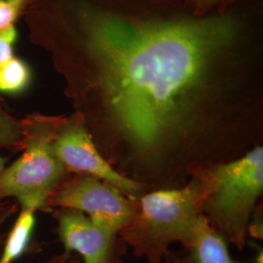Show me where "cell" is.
<instances>
[{
	"label": "cell",
	"instance_id": "obj_1",
	"mask_svg": "<svg viewBox=\"0 0 263 263\" xmlns=\"http://www.w3.org/2000/svg\"><path fill=\"white\" fill-rule=\"evenodd\" d=\"M23 17L92 138L135 157L260 122L263 0L203 16L184 0H29Z\"/></svg>",
	"mask_w": 263,
	"mask_h": 263
},
{
	"label": "cell",
	"instance_id": "obj_6",
	"mask_svg": "<svg viewBox=\"0 0 263 263\" xmlns=\"http://www.w3.org/2000/svg\"><path fill=\"white\" fill-rule=\"evenodd\" d=\"M57 157L68 172L93 176L112 185L134 199L141 192V184L113 169L99 152L94 139L80 114L63 116L54 141Z\"/></svg>",
	"mask_w": 263,
	"mask_h": 263
},
{
	"label": "cell",
	"instance_id": "obj_5",
	"mask_svg": "<svg viewBox=\"0 0 263 263\" xmlns=\"http://www.w3.org/2000/svg\"><path fill=\"white\" fill-rule=\"evenodd\" d=\"M53 207L87 213L93 222L114 237L131 223L137 214L121 191L83 174L66 180L57 189L48 201V209Z\"/></svg>",
	"mask_w": 263,
	"mask_h": 263
},
{
	"label": "cell",
	"instance_id": "obj_8",
	"mask_svg": "<svg viewBox=\"0 0 263 263\" xmlns=\"http://www.w3.org/2000/svg\"><path fill=\"white\" fill-rule=\"evenodd\" d=\"M187 254L170 263H237L228 253L223 237L211 226L204 216H200L191 241L185 246Z\"/></svg>",
	"mask_w": 263,
	"mask_h": 263
},
{
	"label": "cell",
	"instance_id": "obj_10",
	"mask_svg": "<svg viewBox=\"0 0 263 263\" xmlns=\"http://www.w3.org/2000/svg\"><path fill=\"white\" fill-rule=\"evenodd\" d=\"M32 72L24 60L14 56L0 65V93H24L31 83Z\"/></svg>",
	"mask_w": 263,
	"mask_h": 263
},
{
	"label": "cell",
	"instance_id": "obj_17",
	"mask_svg": "<svg viewBox=\"0 0 263 263\" xmlns=\"http://www.w3.org/2000/svg\"><path fill=\"white\" fill-rule=\"evenodd\" d=\"M5 163H6V159L0 156V174L2 173L3 170L5 169Z\"/></svg>",
	"mask_w": 263,
	"mask_h": 263
},
{
	"label": "cell",
	"instance_id": "obj_14",
	"mask_svg": "<svg viewBox=\"0 0 263 263\" xmlns=\"http://www.w3.org/2000/svg\"><path fill=\"white\" fill-rule=\"evenodd\" d=\"M189 4L193 12L203 16L216 9H226L227 6L234 3L236 0H184Z\"/></svg>",
	"mask_w": 263,
	"mask_h": 263
},
{
	"label": "cell",
	"instance_id": "obj_7",
	"mask_svg": "<svg viewBox=\"0 0 263 263\" xmlns=\"http://www.w3.org/2000/svg\"><path fill=\"white\" fill-rule=\"evenodd\" d=\"M57 218L66 254L77 252L83 256L85 263L110 262L114 236L79 211L63 209Z\"/></svg>",
	"mask_w": 263,
	"mask_h": 263
},
{
	"label": "cell",
	"instance_id": "obj_4",
	"mask_svg": "<svg viewBox=\"0 0 263 263\" xmlns=\"http://www.w3.org/2000/svg\"><path fill=\"white\" fill-rule=\"evenodd\" d=\"M202 181V210L232 244L243 250L249 219L262 191V147L256 146L241 159L214 166Z\"/></svg>",
	"mask_w": 263,
	"mask_h": 263
},
{
	"label": "cell",
	"instance_id": "obj_16",
	"mask_svg": "<svg viewBox=\"0 0 263 263\" xmlns=\"http://www.w3.org/2000/svg\"><path fill=\"white\" fill-rule=\"evenodd\" d=\"M50 263H77L69 258V254H65L62 256H57L54 259H52Z\"/></svg>",
	"mask_w": 263,
	"mask_h": 263
},
{
	"label": "cell",
	"instance_id": "obj_12",
	"mask_svg": "<svg viewBox=\"0 0 263 263\" xmlns=\"http://www.w3.org/2000/svg\"><path fill=\"white\" fill-rule=\"evenodd\" d=\"M29 0H0V29L16 26Z\"/></svg>",
	"mask_w": 263,
	"mask_h": 263
},
{
	"label": "cell",
	"instance_id": "obj_2",
	"mask_svg": "<svg viewBox=\"0 0 263 263\" xmlns=\"http://www.w3.org/2000/svg\"><path fill=\"white\" fill-rule=\"evenodd\" d=\"M63 116L31 113L23 118L24 153L0 174V199L15 198L23 210L48 211V201L68 176L54 141Z\"/></svg>",
	"mask_w": 263,
	"mask_h": 263
},
{
	"label": "cell",
	"instance_id": "obj_11",
	"mask_svg": "<svg viewBox=\"0 0 263 263\" xmlns=\"http://www.w3.org/2000/svg\"><path fill=\"white\" fill-rule=\"evenodd\" d=\"M25 145L23 119L10 114L0 101V148L21 151Z\"/></svg>",
	"mask_w": 263,
	"mask_h": 263
},
{
	"label": "cell",
	"instance_id": "obj_3",
	"mask_svg": "<svg viewBox=\"0 0 263 263\" xmlns=\"http://www.w3.org/2000/svg\"><path fill=\"white\" fill-rule=\"evenodd\" d=\"M204 185L202 179L186 187L158 190L141 199L140 214L123 228V235L138 255L159 262L170 245L187 246L194 234L202 210Z\"/></svg>",
	"mask_w": 263,
	"mask_h": 263
},
{
	"label": "cell",
	"instance_id": "obj_13",
	"mask_svg": "<svg viewBox=\"0 0 263 263\" xmlns=\"http://www.w3.org/2000/svg\"><path fill=\"white\" fill-rule=\"evenodd\" d=\"M18 41L16 26L0 29V65L15 56V46Z\"/></svg>",
	"mask_w": 263,
	"mask_h": 263
},
{
	"label": "cell",
	"instance_id": "obj_9",
	"mask_svg": "<svg viewBox=\"0 0 263 263\" xmlns=\"http://www.w3.org/2000/svg\"><path fill=\"white\" fill-rule=\"evenodd\" d=\"M34 224V212L22 210L4 245L0 263H12L19 258L28 247Z\"/></svg>",
	"mask_w": 263,
	"mask_h": 263
},
{
	"label": "cell",
	"instance_id": "obj_15",
	"mask_svg": "<svg viewBox=\"0 0 263 263\" xmlns=\"http://www.w3.org/2000/svg\"><path fill=\"white\" fill-rule=\"evenodd\" d=\"M19 205L13 202H8L5 199H0V236H1V229L5 221L17 213Z\"/></svg>",
	"mask_w": 263,
	"mask_h": 263
}]
</instances>
